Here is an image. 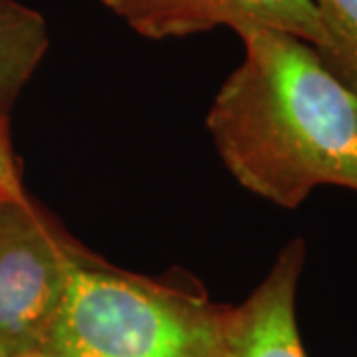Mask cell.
<instances>
[{
	"label": "cell",
	"mask_w": 357,
	"mask_h": 357,
	"mask_svg": "<svg viewBox=\"0 0 357 357\" xmlns=\"http://www.w3.org/2000/svg\"><path fill=\"white\" fill-rule=\"evenodd\" d=\"M236 34L243 62L206 115L230 175L282 208H298L321 185L357 192L356 93L304 40L270 28Z\"/></svg>",
	"instance_id": "cell-1"
},
{
	"label": "cell",
	"mask_w": 357,
	"mask_h": 357,
	"mask_svg": "<svg viewBox=\"0 0 357 357\" xmlns=\"http://www.w3.org/2000/svg\"><path fill=\"white\" fill-rule=\"evenodd\" d=\"M330 46L321 58L326 68L357 96V0H312Z\"/></svg>",
	"instance_id": "cell-7"
},
{
	"label": "cell",
	"mask_w": 357,
	"mask_h": 357,
	"mask_svg": "<svg viewBox=\"0 0 357 357\" xmlns=\"http://www.w3.org/2000/svg\"><path fill=\"white\" fill-rule=\"evenodd\" d=\"M84 252L34 204L24 183L0 189V357L44 351Z\"/></svg>",
	"instance_id": "cell-3"
},
{
	"label": "cell",
	"mask_w": 357,
	"mask_h": 357,
	"mask_svg": "<svg viewBox=\"0 0 357 357\" xmlns=\"http://www.w3.org/2000/svg\"><path fill=\"white\" fill-rule=\"evenodd\" d=\"M229 310L192 286L135 276L84 252L44 351L58 357H220Z\"/></svg>",
	"instance_id": "cell-2"
},
{
	"label": "cell",
	"mask_w": 357,
	"mask_h": 357,
	"mask_svg": "<svg viewBox=\"0 0 357 357\" xmlns=\"http://www.w3.org/2000/svg\"><path fill=\"white\" fill-rule=\"evenodd\" d=\"M304 262L306 243L294 238L255 292L241 306H230L220 357H307L296 319Z\"/></svg>",
	"instance_id": "cell-5"
},
{
	"label": "cell",
	"mask_w": 357,
	"mask_h": 357,
	"mask_svg": "<svg viewBox=\"0 0 357 357\" xmlns=\"http://www.w3.org/2000/svg\"><path fill=\"white\" fill-rule=\"evenodd\" d=\"M48 48L46 18L20 0H0V117H8Z\"/></svg>",
	"instance_id": "cell-6"
},
{
	"label": "cell",
	"mask_w": 357,
	"mask_h": 357,
	"mask_svg": "<svg viewBox=\"0 0 357 357\" xmlns=\"http://www.w3.org/2000/svg\"><path fill=\"white\" fill-rule=\"evenodd\" d=\"M105 10L147 40L187 38L227 26L270 28L292 34L318 50L330 40L312 0H98Z\"/></svg>",
	"instance_id": "cell-4"
},
{
	"label": "cell",
	"mask_w": 357,
	"mask_h": 357,
	"mask_svg": "<svg viewBox=\"0 0 357 357\" xmlns=\"http://www.w3.org/2000/svg\"><path fill=\"white\" fill-rule=\"evenodd\" d=\"M14 357H58L52 356L48 351H32V354H22V356H14Z\"/></svg>",
	"instance_id": "cell-8"
}]
</instances>
